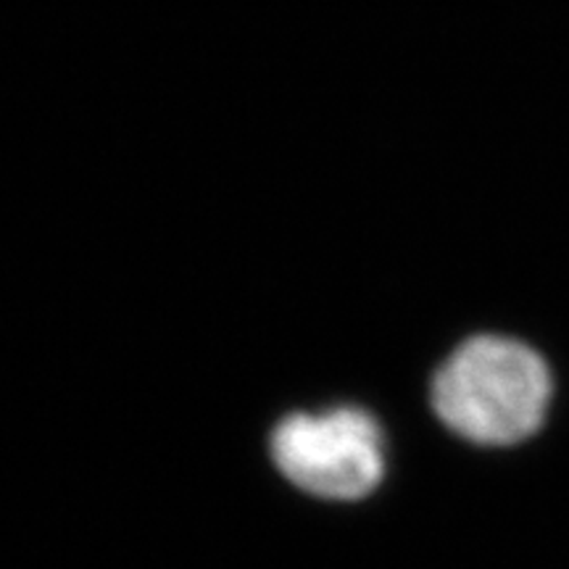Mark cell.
<instances>
[{"label":"cell","instance_id":"1","mask_svg":"<svg viewBox=\"0 0 569 569\" xmlns=\"http://www.w3.org/2000/svg\"><path fill=\"white\" fill-rule=\"evenodd\" d=\"M543 356L515 338L475 336L432 377V409L448 430L478 446H515L540 430L551 403Z\"/></svg>","mask_w":569,"mask_h":569},{"label":"cell","instance_id":"2","mask_svg":"<svg viewBox=\"0 0 569 569\" xmlns=\"http://www.w3.org/2000/svg\"><path fill=\"white\" fill-rule=\"evenodd\" d=\"M272 457L293 486L330 501H359L386 472L380 427L356 407L284 417L272 436Z\"/></svg>","mask_w":569,"mask_h":569}]
</instances>
